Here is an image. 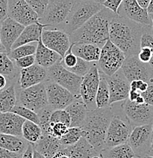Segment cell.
Here are the masks:
<instances>
[{
  "mask_svg": "<svg viewBox=\"0 0 153 158\" xmlns=\"http://www.w3.org/2000/svg\"><path fill=\"white\" fill-rule=\"evenodd\" d=\"M144 24L117 14L110 26V40L126 57L138 55L141 49Z\"/></svg>",
  "mask_w": 153,
  "mask_h": 158,
  "instance_id": "1",
  "label": "cell"
},
{
  "mask_svg": "<svg viewBox=\"0 0 153 158\" xmlns=\"http://www.w3.org/2000/svg\"><path fill=\"white\" fill-rule=\"evenodd\" d=\"M116 13L106 7L83 24L80 28L70 34L71 44H94L103 47L110 39V26Z\"/></svg>",
  "mask_w": 153,
  "mask_h": 158,
  "instance_id": "2",
  "label": "cell"
},
{
  "mask_svg": "<svg viewBox=\"0 0 153 158\" xmlns=\"http://www.w3.org/2000/svg\"><path fill=\"white\" fill-rule=\"evenodd\" d=\"M113 116L114 114L111 106L88 110L86 119L81 127L82 137L100 154L106 150L105 138Z\"/></svg>",
  "mask_w": 153,
  "mask_h": 158,
  "instance_id": "3",
  "label": "cell"
},
{
  "mask_svg": "<svg viewBox=\"0 0 153 158\" xmlns=\"http://www.w3.org/2000/svg\"><path fill=\"white\" fill-rule=\"evenodd\" d=\"M104 7V5L97 2L95 0H75L68 17L63 24L57 30H61L70 35L76 30L80 28L92 16L101 11Z\"/></svg>",
  "mask_w": 153,
  "mask_h": 158,
  "instance_id": "4",
  "label": "cell"
},
{
  "mask_svg": "<svg viewBox=\"0 0 153 158\" xmlns=\"http://www.w3.org/2000/svg\"><path fill=\"white\" fill-rule=\"evenodd\" d=\"M75 0H50L39 21L45 28L57 29L68 17Z\"/></svg>",
  "mask_w": 153,
  "mask_h": 158,
  "instance_id": "5",
  "label": "cell"
},
{
  "mask_svg": "<svg viewBox=\"0 0 153 158\" xmlns=\"http://www.w3.org/2000/svg\"><path fill=\"white\" fill-rule=\"evenodd\" d=\"M17 97L18 104L31 109L37 113L49 105L45 82L24 89L18 87Z\"/></svg>",
  "mask_w": 153,
  "mask_h": 158,
  "instance_id": "6",
  "label": "cell"
},
{
  "mask_svg": "<svg viewBox=\"0 0 153 158\" xmlns=\"http://www.w3.org/2000/svg\"><path fill=\"white\" fill-rule=\"evenodd\" d=\"M126 58L123 51L109 39L101 48L98 68L105 75L111 76L121 69Z\"/></svg>",
  "mask_w": 153,
  "mask_h": 158,
  "instance_id": "7",
  "label": "cell"
},
{
  "mask_svg": "<svg viewBox=\"0 0 153 158\" xmlns=\"http://www.w3.org/2000/svg\"><path fill=\"white\" fill-rule=\"evenodd\" d=\"M61 61L47 69L48 79L70 90L76 99H82L80 95V87L83 77L66 69Z\"/></svg>",
  "mask_w": 153,
  "mask_h": 158,
  "instance_id": "8",
  "label": "cell"
},
{
  "mask_svg": "<svg viewBox=\"0 0 153 158\" xmlns=\"http://www.w3.org/2000/svg\"><path fill=\"white\" fill-rule=\"evenodd\" d=\"M100 83V70L98 62H94L89 72L82 78L80 95L88 110L97 109L96 95Z\"/></svg>",
  "mask_w": 153,
  "mask_h": 158,
  "instance_id": "9",
  "label": "cell"
},
{
  "mask_svg": "<svg viewBox=\"0 0 153 158\" xmlns=\"http://www.w3.org/2000/svg\"><path fill=\"white\" fill-rule=\"evenodd\" d=\"M126 120L133 127L144 125L153 124V106L145 103L136 104L129 99L122 104Z\"/></svg>",
  "mask_w": 153,
  "mask_h": 158,
  "instance_id": "10",
  "label": "cell"
},
{
  "mask_svg": "<svg viewBox=\"0 0 153 158\" xmlns=\"http://www.w3.org/2000/svg\"><path fill=\"white\" fill-rule=\"evenodd\" d=\"M152 138V124L136 126L130 135L127 144L138 158H143L150 152Z\"/></svg>",
  "mask_w": 153,
  "mask_h": 158,
  "instance_id": "11",
  "label": "cell"
},
{
  "mask_svg": "<svg viewBox=\"0 0 153 158\" xmlns=\"http://www.w3.org/2000/svg\"><path fill=\"white\" fill-rule=\"evenodd\" d=\"M133 128L129 122L125 121L120 116L114 115L107 131L105 138L106 150L127 143Z\"/></svg>",
  "mask_w": 153,
  "mask_h": 158,
  "instance_id": "12",
  "label": "cell"
},
{
  "mask_svg": "<svg viewBox=\"0 0 153 158\" xmlns=\"http://www.w3.org/2000/svg\"><path fill=\"white\" fill-rule=\"evenodd\" d=\"M126 78L133 81L134 80H142L146 82H153V69L148 63L139 60L138 55L126 57L122 67Z\"/></svg>",
  "mask_w": 153,
  "mask_h": 158,
  "instance_id": "13",
  "label": "cell"
},
{
  "mask_svg": "<svg viewBox=\"0 0 153 158\" xmlns=\"http://www.w3.org/2000/svg\"><path fill=\"white\" fill-rule=\"evenodd\" d=\"M103 73V72H102ZM104 74V73H103ZM104 75L110 90V104L123 101L129 98L130 81L126 78L122 69L111 76Z\"/></svg>",
  "mask_w": 153,
  "mask_h": 158,
  "instance_id": "14",
  "label": "cell"
},
{
  "mask_svg": "<svg viewBox=\"0 0 153 158\" xmlns=\"http://www.w3.org/2000/svg\"><path fill=\"white\" fill-rule=\"evenodd\" d=\"M45 85L49 105L54 110H65L76 99L70 90L53 81L47 79Z\"/></svg>",
  "mask_w": 153,
  "mask_h": 158,
  "instance_id": "15",
  "label": "cell"
},
{
  "mask_svg": "<svg viewBox=\"0 0 153 158\" xmlns=\"http://www.w3.org/2000/svg\"><path fill=\"white\" fill-rule=\"evenodd\" d=\"M41 39L46 47L57 52L62 58L72 45L70 34L61 30L44 28Z\"/></svg>",
  "mask_w": 153,
  "mask_h": 158,
  "instance_id": "16",
  "label": "cell"
},
{
  "mask_svg": "<svg viewBox=\"0 0 153 158\" xmlns=\"http://www.w3.org/2000/svg\"><path fill=\"white\" fill-rule=\"evenodd\" d=\"M8 17L24 26L37 23L40 19L37 12L25 0H9Z\"/></svg>",
  "mask_w": 153,
  "mask_h": 158,
  "instance_id": "17",
  "label": "cell"
},
{
  "mask_svg": "<svg viewBox=\"0 0 153 158\" xmlns=\"http://www.w3.org/2000/svg\"><path fill=\"white\" fill-rule=\"evenodd\" d=\"M117 15L146 25H152V21L147 9L139 6L137 0H123Z\"/></svg>",
  "mask_w": 153,
  "mask_h": 158,
  "instance_id": "18",
  "label": "cell"
},
{
  "mask_svg": "<svg viewBox=\"0 0 153 158\" xmlns=\"http://www.w3.org/2000/svg\"><path fill=\"white\" fill-rule=\"evenodd\" d=\"M48 79V70L37 63L28 68L20 70L17 86L20 88H27L45 82Z\"/></svg>",
  "mask_w": 153,
  "mask_h": 158,
  "instance_id": "19",
  "label": "cell"
},
{
  "mask_svg": "<svg viewBox=\"0 0 153 158\" xmlns=\"http://www.w3.org/2000/svg\"><path fill=\"white\" fill-rule=\"evenodd\" d=\"M25 26L8 17L0 27V39L5 50L9 53Z\"/></svg>",
  "mask_w": 153,
  "mask_h": 158,
  "instance_id": "20",
  "label": "cell"
},
{
  "mask_svg": "<svg viewBox=\"0 0 153 158\" xmlns=\"http://www.w3.org/2000/svg\"><path fill=\"white\" fill-rule=\"evenodd\" d=\"M25 120L12 112L0 113V133L22 137V126Z\"/></svg>",
  "mask_w": 153,
  "mask_h": 158,
  "instance_id": "21",
  "label": "cell"
},
{
  "mask_svg": "<svg viewBox=\"0 0 153 158\" xmlns=\"http://www.w3.org/2000/svg\"><path fill=\"white\" fill-rule=\"evenodd\" d=\"M32 145L34 149L47 158H52L65 147L61 144L60 138L53 137L50 135H43L40 139L35 144H32Z\"/></svg>",
  "mask_w": 153,
  "mask_h": 158,
  "instance_id": "22",
  "label": "cell"
},
{
  "mask_svg": "<svg viewBox=\"0 0 153 158\" xmlns=\"http://www.w3.org/2000/svg\"><path fill=\"white\" fill-rule=\"evenodd\" d=\"M35 58L36 63L46 69H49L62 59L60 54L44 45L41 37L37 44Z\"/></svg>",
  "mask_w": 153,
  "mask_h": 158,
  "instance_id": "23",
  "label": "cell"
},
{
  "mask_svg": "<svg viewBox=\"0 0 153 158\" xmlns=\"http://www.w3.org/2000/svg\"><path fill=\"white\" fill-rule=\"evenodd\" d=\"M45 27V25L41 24L39 21L37 23L25 26L24 31L13 45L12 49L31 43L38 42L41 37L43 30Z\"/></svg>",
  "mask_w": 153,
  "mask_h": 158,
  "instance_id": "24",
  "label": "cell"
},
{
  "mask_svg": "<svg viewBox=\"0 0 153 158\" xmlns=\"http://www.w3.org/2000/svg\"><path fill=\"white\" fill-rule=\"evenodd\" d=\"M71 118L70 127H82L86 119L88 109L82 99H75L65 109Z\"/></svg>",
  "mask_w": 153,
  "mask_h": 158,
  "instance_id": "25",
  "label": "cell"
},
{
  "mask_svg": "<svg viewBox=\"0 0 153 158\" xmlns=\"http://www.w3.org/2000/svg\"><path fill=\"white\" fill-rule=\"evenodd\" d=\"M66 151L70 158H92L95 155L102 154L84 137L73 145L66 147Z\"/></svg>",
  "mask_w": 153,
  "mask_h": 158,
  "instance_id": "26",
  "label": "cell"
},
{
  "mask_svg": "<svg viewBox=\"0 0 153 158\" xmlns=\"http://www.w3.org/2000/svg\"><path fill=\"white\" fill-rule=\"evenodd\" d=\"M72 52L79 58L88 62H98L101 56V47L94 44H72Z\"/></svg>",
  "mask_w": 153,
  "mask_h": 158,
  "instance_id": "27",
  "label": "cell"
},
{
  "mask_svg": "<svg viewBox=\"0 0 153 158\" xmlns=\"http://www.w3.org/2000/svg\"><path fill=\"white\" fill-rule=\"evenodd\" d=\"M20 70L6 50H0V74L5 75L10 82H18Z\"/></svg>",
  "mask_w": 153,
  "mask_h": 158,
  "instance_id": "28",
  "label": "cell"
},
{
  "mask_svg": "<svg viewBox=\"0 0 153 158\" xmlns=\"http://www.w3.org/2000/svg\"><path fill=\"white\" fill-rule=\"evenodd\" d=\"M17 83H10L4 90H0V113L11 112L18 104Z\"/></svg>",
  "mask_w": 153,
  "mask_h": 158,
  "instance_id": "29",
  "label": "cell"
},
{
  "mask_svg": "<svg viewBox=\"0 0 153 158\" xmlns=\"http://www.w3.org/2000/svg\"><path fill=\"white\" fill-rule=\"evenodd\" d=\"M29 144L30 142L21 136L0 133V148L23 154Z\"/></svg>",
  "mask_w": 153,
  "mask_h": 158,
  "instance_id": "30",
  "label": "cell"
},
{
  "mask_svg": "<svg viewBox=\"0 0 153 158\" xmlns=\"http://www.w3.org/2000/svg\"><path fill=\"white\" fill-rule=\"evenodd\" d=\"M104 158H138L127 143L108 148L102 152Z\"/></svg>",
  "mask_w": 153,
  "mask_h": 158,
  "instance_id": "31",
  "label": "cell"
},
{
  "mask_svg": "<svg viewBox=\"0 0 153 158\" xmlns=\"http://www.w3.org/2000/svg\"><path fill=\"white\" fill-rule=\"evenodd\" d=\"M43 136L42 128L40 125L25 120L22 126V137L31 144H35Z\"/></svg>",
  "mask_w": 153,
  "mask_h": 158,
  "instance_id": "32",
  "label": "cell"
},
{
  "mask_svg": "<svg viewBox=\"0 0 153 158\" xmlns=\"http://www.w3.org/2000/svg\"><path fill=\"white\" fill-rule=\"evenodd\" d=\"M96 105L97 108H105L111 106L109 86L104 75L101 71H100V83L96 95Z\"/></svg>",
  "mask_w": 153,
  "mask_h": 158,
  "instance_id": "33",
  "label": "cell"
},
{
  "mask_svg": "<svg viewBox=\"0 0 153 158\" xmlns=\"http://www.w3.org/2000/svg\"><path fill=\"white\" fill-rule=\"evenodd\" d=\"M82 138V129L81 127H70L60 140L62 145L67 147L75 144Z\"/></svg>",
  "mask_w": 153,
  "mask_h": 158,
  "instance_id": "34",
  "label": "cell"
},
{
  "mask_svg": "<svg viewBox=\"0 0 153 158\" xmlns=\"http://www.w3.org/2000/svg\"><path fill=\"white\" fill-rule=\"evenodd\" d=\"M36 50H37V46L28 44L11 49V52L8 54L9 57L15 61L18 59L27 56L35 55Z\"/></svg>",
  "mask_w": 153,
  "mask_h": 158,
  "instance_id": "35",
  "label": "cell"
},
{
  "mask_svg": "<svg viewBox=\"0 0 153 158\" xmlns=\"http://www.w3.org/2000/svg\"><path fill=\"white\" fill-rule=\"evenodd\" d=\"M11 112L19 115L21 117L25 118L26 120H30L31 122H34V123L40 125V119H39L38 115L36 112L33 111L31 109L17 104L14 106V108L11 110Z\"/></svg>",
  "mask_w": 153,
  "mask_h": 158,
  "instance_id": "36",
  "label": "cell"
},
{
  "mask_svg": "<svg viewBox=\"0 0 153 158\" xmlns=\"http://www.w3.org/2000/svg\"><path fill=\"white\" fill-rule=\"evenodd\" d=\"M54 110H55L53 108H52L50 105H48L37 113L39 119H40V126L43 131V135H45L47 133V129L50 126L51 115Z\"/></svg>",
  "mask_w": 153,
  "mask_h": 158,
  "instance_id": "37",
  "label": "cell"
},
{
  "mask_svg": "<svg viewBox=\"0 0 153 158\" xmlns=\"http://www.w3.org/2000/svg\"><path fill=\"white\" fill-rule=\"evenodd\" d=\"M93 63L94 62H88V61L85 60V59L78 57V62H77L76 65L71 69H69L68 70L76 74V75H79V76L84 77L89 72Z\"/></svg>",
  "mask_w": 153,
  "mask_h": 158,
  "instance_id": "38",
  "label": "cell"
},
{
  "mask_svg": "<svg viewBox=\"0 0 153 158\" xmlns=\"http://www.w3.org/2000/svg\"><path fill=\"white\" fill-rule=\"evenodd\" d=\"M64 123L70 127L71 118L66 110H55L50 117V123Z\"/></svg>",
  "mask_w": 153,
  "mask_h": 158,
  "instance_id": "39",
  "label": "cell"
},
{
  "mask_svg": "<svg viewBox=\"0 0 153 158\" xmlns=\"http://www.w3.org/2000/svg\"><path fill=\"white\" fill-rule=\"evenodd\" d=\"M69 128L70 127L64 123H50V126L45 135H50L53 137L61 138Z\"/></svg>",
  "mask_w": 153,
  "mask_h": 158,
  "instance_id": "40",
  "label": "cell"
},
{
  "mask_svg": "<svg viewBox=\"0 0 153 158\" xmlns=\"http://www.w3.org/2000/svg\"><path fill=\"white\" fill-rule=\"evenodd\" d=\"M25 1L37 12L40 19L47 9L50 0H25Z\"/></svg>",
  "mask_w": 153,
  "mask_h": 158,
  "instance_id": "41",
  "label": "cell"
},
{
  "mask_svg": "<svg viewBox=\"0 0 153 158\" xmlns=\"http://www.w3.org/2000/svg\"><path fill=\"white\" fill-rule=\"evenodd\" d=\"M72 44L71 47H70V49H68V51L66 52L65 56H64L63 58H62L61 61L63 66L67 69H71L72 67L75 66V65L77 64V62H78V56H75V54L72 52Z\"/></svg>",
  "mask_w": 153,
  "mask_h": 158,
  "instance_id": "42",
  "label": "cell"
},
{
  "mask_svg": "<svg viewBox=\"0 0 153 158\" xmlns=\"http://www.w3.org/2000/svg\"><path fill=\"white\" fill-rule=\"evenodd\" d=\"M15 62L16 65L19 69L28 68V67L36 63L35 55L27 56L15 60Z\"/></svg>",
  "mask_w": 153,
  "mask_h": 158,
  "instance_id": "43",
  "label": "cell"
},
{
  "mask_svg": "<svg viewBox=\"0 0 153 158\" xmlns=\"http://www.w3.org/2000/svg\"><path fill=\"white\" fill-rule=\"evenodd\" d=\"M9 0H0V27L3 21L8 18Z\"/></svg>",
  "mask_w": 153,
  "mask_h": 158,
  "instance_id": "44",
  "label": "cell"
},
{
  "mask_svg": "<svg viewBox=\"0 0 153 158\" xmlns=\"http://www.w3.org/2000/svg\"><path fill=\"white\" fill-rule=\"evenodd\" d=\"M149 84V82H146L142 80H134L130 82V88L137 90L141 93H142L147 90Z\"/></svg>",
  "mask_w": 153,
  "mask_h": 158,
  "instance_id": "45",
  "label": "cell"
},
{
  "mask_svg": "<svg viewBox=\"0 0 153 158\" xmlns=\"http://www.w3.org/2000/svg\"><path fill=\"white\" fill-rule=\"evenodd\" d=\"M141 94L144 98L145 102L146 103L153 106V82H150L149 84L147 90L141 93Z\"/></svg>",
  "mask_w": 153,
  "mask_h": 158,
  "instance_id": "46",
  "label": "cell"
},
{
  "mask_svg": "<svg viewBox=\"0 0 153 158\" xmlns=\"http://www.w3.org/2000/svg\"><path fill=\"white\" fill-rule=\"evenodd\" d=\"M123 1V0H106V2L103 5L104 7L108 8L114 13L117 14L118 9L121 6Z\"/></svg>",
  "mask_w": 153,
  "mask_h": 158,
  "instance_id": "47",
  "label": "cell"
},
{
  "mask_svg": "<svg viewBox=\"0 0 153 158\" xmlns=\"http://www.w3.org/2000/svg\"><path fill=\"white\" fill-rule=\"evenodd\" d=\"M22 154L0 148V158H21Z\"/></svg>",
  "mask_w": 153,
  "mask_h": 158,
  "instance_id": "48",
  "label": "cell"
},
{
  "mask_svg": "<svg viewBox=\"0 0 153 158\" xmlns=\"http://www.w3.org/2000/svg\"><path fill=\"white\" fill-rule=\"evenodd\" d=\"M21 158H34V147L31 143L29 144L28 147L22 154Z\"/></svg>",
  "mask_w": 153,
  "mask_h": 158,
  "instance_id": "49",
  "label": "cell"
},
{
  "mask_svg": "<svg viewBox=\"0 0 153 158\" xmlns=\"http://www.w3.org/2000/svg\"><path fill=\"white\" fill-rule=\"evenodd\" d=\"M12 83L9 81V79L6 78L5 75L0 74V90H4L8 86V84Z\"/></svg>",
  "mask_w": 153,
  "mask_h": 158,
  "instance_id": "50",
  "label": "cell"
},
{
  "mask_svg": "<svg viewBox=\"0 0 153 158\" xmlns=\"http://www.w3.org/2000/svg\"><path fill=\"white\" fill-rule=\"evenodd\" d=\"M141 95V92H139V90H135V89H131L130 90V94H129V100H131V101L134 102L135 100H136L139 96Z\"/></svg>",
  "mask_w": 153,
  "mask_h": 158,
  "instance_id": "51",
  "label": "cell"
},
{
  "mask_svg": "<svg viewBox=\"0 0 153 158\" xmlns=\"http://www.w3.org/2000/svg\"><path fill=\"white\" fill-rule=\"evenodd\" d=\"M52 158H70L69 154L66 151V147L62 148L59 152H57Z\"/></svg>",
  "mask_w": 153,
  "mask_h": 158,
  "instance_id": "52",
  "label": "cell"
},
{
  "mask_svg": "<svg viewBox=\"0 0 153 158\" xmlns=\"http://www.w3.org/2000/svg\"><path fill=\"white\" fill-rule=\"evenodd\" d=\"M150 1L151 0H137V2H138V3L139 4V6H140L141 7H142L143 9H147Z\"/></svg>",
  "mask_w": 153,
  "mask_h": 158,
  "instance_id": "53",
  "label": "cell"
},
{
  "mask_svg": "<svg viewBox=\"0 0 153 158\" xmlns=\"http://www.w3.org/2000/svg\"><path fill=\"white\" fill-rule=\"evenodd\" d=\"M134 102L136 103V104H142V103H146V102H145L144 98L142 96V94H141L137 99H136Z\"/></svg>",
  "mask_w": 153,
  "mask_h": 158,
  "instance_id": "54",
  "label": "cell"
},
{
  "mask_svg": "<svg viewBox=\"0 0 153 158\" xmlns=\"http://www.w3.org/2000/svg\"><path fill=\"white\" fill-rule=\"evenodd\" d=\"M34 158H47L45 156H44L43 154H41L40 153H39L38 151H36L35 149H34Z\"/></svg>",
  "mask_w": 153,
  "mask_h": 158,
  "instance_id": "55",
  "label": "cell"
},
{
  "mask_svg": "<svg viewBox=\"0 0 153 158\" xmlns=\"http://www.w3.org/2000/svg\"><path fill=\"white\" fill-rule=\"evenodd\" d=\"M147 11L149 15L153 14V0H151L150 2H149V6L147 8Z\"/></svg>",
  "mask_w": 153,
  "mask_h": 158,
  "instance_id": "56",
  "label": "cell"
},
{
  "mask_svg": "<svg viewBox=\"0 0 153 158\" xmlns=\"http://www.w3.org/2000/svg\"><path fill=\"white\" fill-rule=\"evenodd\" d=\"M95 2H98V3H100V4H102L103 5L104 3L105 2H106V0H95Z\"/></svg>",
  "mask_w": 153,
  "mask_h": 158,
  "instance_id": "57",
  "label": "cell"
},
{
  "mask_svg": "<svg viewBox=\"0 0 153 158\" xmlns=\"http://www.w3.org/2000/svg\"><path fill=\"white\" fill-rule=\"evenodd\" d=\"M92 158H104V157H103V154H99V155L94 156Z\"/></svg>",
  "mask_w": 153,
  "mask_h": 158,
  "instance_id": "58",
  "label": "cell"
},
{
  "mask_svg": "<svg viewBox=\"0 0 153 158\" xmlns=\"http://www.w3.org/2000/svg\"><path fill=\"white\" fill-rule=\"evenodd\" d=\"M0 50H5L4 47H3L2 44V42H1V39H0Z\"/></svg>",
  "mask_w": 153,
  "mask_h": 158,
  "instance_id": "59",
  "label": "cell"
},
{
  "mask_svg": "<svg viewBox=\"0 0 153 158\" xmlns=\"http://www.w3.org/2000/svg\"><path fill=\"white\" fill-rule=\"evenodd\" d=\"M143 158H153V156H150V155H149V154H148V155L145 156V157Z\"/></svg>",
  "mask_w": 153,
  "mask_h": 158,
  "instance_id": "60",
  "label": "cell"
},
{
  "mask_svg": "<svg viewBox=\"0 0 153 158\" xmlns=\"http://www.w3.org/2000/svg\"><path fill=\"white\" fill-rule=\"evenodd\" d=\"M150 151H153V138H152V144H151V150Z\"/></svg>",
  "mask_w": 153,
  "mask_h": 158,
  "instance_id": "61",
  "label": "cell"
},
{
  "mask_svg": "<svg viewBox=\"0 0 153 158\" xmlns=\"http://www.w3.org/2000/svg\"><path fill=\"white\" fill-rule=\"evenodd\" d=\"M150 15V18H151V19H152V27H153V14H151V15Z\"/></svg>",
  "mask_w": 153,
  "mask_h": 158,
  "instance_id": "62",
  "label": "cell"
},
{
  "mask_svg": "<svg viewBox=\"0 0 153 158\" xmlns=\"http://www.w3.org/2000/svg\"><path fill=\"white\" fill-rule=\"evenodd\" d=\"M80 1H88V0H80Z\"/></svg>",
  "mask_w": 153,
  "mask_h": 158,
  "instance_id": "63",
  "label": "cell"
},
{
  "mask_svg": "<svg viewBox=\"0 0 153 158\" xmlns=\"http://www.w3.org/2000/svg\"><path fill=\"white\" fill-rule=\"evenodd\" d=\"M152 129H153V124H152Z\"/></svg>",
  "mask_w": 153,
  "mask_h": 158,
  "instance_id": "64",
  "label": "cell"
}]
</instances>
